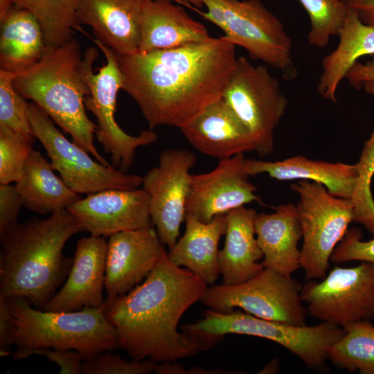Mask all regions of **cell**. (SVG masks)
Wrapping results in <instances>:
<instances>
[{
    "mask_svg": "<svg viewBox=\"0 0 374 374\" xmlns=\"http://www.w3.org/2000/svg\"><path fill=\"white\" fill-rule=\"evenodd\" d=\"M235 46L220 37L170 49L116 53L122 89L150 129H180L223 96L238 64Z\"/></svg>",
    "mask_w": 374,
    "mask_h": 374,
    "instance_id": "obj_1",
    "label": "cell"
},
{
    "mask_svg": "<svg viewBox=\"0 0 374 374\" xmlns=\"http://www.w3.org/2000/svg\"><path fill=\"white\" fill-rule=\"evenodd\" d=\"M207 285L172 263L165 251L142 283L105 303L119 347L134 359L155 363L175 362L209 348L200 337L177 330L184 312L202 300Z\"/></svg>",
    "mask_w": 374,
    "mask_h": 374,
    "instance_id": "obj_2",
    "label": "cell"
},
{
    "mask_svg": "<svg viewBox=\"0 0 374 374\" xmlns=\"http://www.w3.org/2000/svg\"><path fill=\"white\" fill-rule=\"evenodd\" d=\"M81 231L75 217L62 209L46 219L17 223L1 235L0 294L25 299L42 309L72 266L63 248Z\"/></svg>",
    "mask_w": 374,
    "mask_h": 374,
    "instance_id": "obj_3",
    "label": "cell"
},
{
    "mask_svg": "<svg viewBox=\"0 0 374 374\" xmlns=\"http://www.w3.org/2000/svg\"><path fill=\"white\" fill-rule=\"evenodd\" d=\"M98 55L89 48L82 55L74 38L58 46H46L41 57L15 73L12 84L26 99L41 108L74 143L95 159L110 164L94 145L97 125L86 114L84 98L90 93L87 75Z\"/></svg>",
    "mask_w": 374,
    "mask_h": 374,
    "instance_id": "obj_4",
    "label": "cell"
},
{
    "mask_svg": "<svg viewBox=\"0 0 374 374\" xmlns=\"http://www.w3.org/2000/svg\"><path fill=\"white\" fill-rule=\"evenodd\" d=\"M7 299L13 319V345L17 346L11 355L16 361L42 348L75 350L87 360L119 347L116 331L104 308L53 312L36 310L23 298Z\"/></svg>",
    "mask_w": 374,
    "mask_h": 374,
    "instance_id": "obj_5",
    "label": "cell"
},
{
    "mask_svg": "<svg viewBox=\"0 0 374 374\" xmlns=\"http://www.w3.org/2000/svg\"><path fill=\"white\" fill-rule=\"evenodd\" d=\"M200 1L208 12L199 14L223 30L224 40L244 48L252 59L279 70L286 81L297 77L292 38L280 19L260 0Z\"/></svg>",
    "mask_w": 374,
    "mask_h": 374,
    "instance_id": "obj_6",
    "label": "cell"
},
{
    "mask_svg": "<svg viewBox=\"0 0 374 374\" xmlns=\"http://www.w3.org/2000/svg\"><path fill=\"white\" fill-rule=\"evenodd\" d=\"M198 322L183 326V332L217 339L228 334L266 339L285 348L313 369L325 366L330 348L345 333L342 327L326 322L296 326L242 311L222 313L208 310Z\"/></svg>",
    "mask_w": 374,
    "mask_h": 374,
    "instance_id": "obj_7",
    "label": "cell"
},
{
    "mask_svg": "<svg viewBox=\"0 0 374 374\" xmlns=\"http://www.w3.org/2000/svg\"><path fill=\"white\" fill-rule=\"evenodd\" d=\"M291 188L299 197L296 208L303 239L301 268L306 279H323L332 252L353 222L354 204L317 181L300 179Z\"/></svg>",
    "mask_w": 374,
    "mask_h": 374,
    "instance_id": "obj_8",
    "label": "cell"
},
{
    "mask_svg": "<svg viewBox=\"0 0 374 374\" xmlns=\"http://www.w3.org/2000/svg\"><path fill=\"white\" fill-rule=\"evenodd\" d=\"M33 133L44 148L54 170L78 194L106 189L132 190L142 185L143 177L127 174L112 165L93 159L84 148L69 141L52 119L36 104H29Z\"/></svg>",
    "mask_w": 374,
    "mask_h": 374,
    "instance_id": "obj_9",
    "label": "cell"
},
{
    "mask_svg": "<svg viewBox=\"0 0 374 374\" xmlns=\"http://www.w3.org/2000/svg\"><path fill=\"white\" fill-rule=\"evenodd\" d=\"M301 287L292 276L264 268L243 283L208 287L201 301L219 312L229 313L238 308L258 318L304 326L308 311Z\"/></svg>",
    "mask_w": 374,
    "mask_h": 374,
    "instance_id": "obj_10",
    "label": "cell"
},
{
    "mask_svg": "<svg viewBox=\"0 0 374 374\" xmlns=\"http://www.w3.org/2000/svg\"><path fill=\"white\" fill-rule=\"evenodd\" d=\"M248 129L260 156L274 150V131L285 113L287 100L279 82L263 65L238 57L235 71L223 96Z\"/></svg>",
    "mask_w": 374,
    "mask_h": 374,
    "instance_id": "obj_11",
    "label": "cell"
},
{
    "mask_svg": "<svg viewBox=\"0 0 374 374\" xmlns=\"http://www.w3.org/2000/svg\"><path fill=\"white\" fill-rule=\"evenodd\" d=\"M308 314L322 322L344 327L374 319V265L334 267L321 281L310 280L300 291Z\"/></svg>",
    "mask_w": 374,
    "mask_h": 374,
    "instance_id": "obj_12",
    "label": "cell"
},
{
    "mask_svg": "<svg viewBox=\"0 0 374 374\" xmlns=\"http://www.w3.org/2000/svg\"><path fill=\"white\" fill-rule=\"evenodd\" d=\"M93 42L103 53L106 64L98 69L97 73H93V68L88 72L90 93L84 98V106L97 119L95 134L105 152L110 154L112 165L126 172L133 163L136 149L154 143L158 136L151 129L132 136L116 123V97L123 87L122 72L115 52L97 39Z\"/></svg>",
    "mask_w": 374,
    "mask_h": 374,
    "instance_id": "obj_13",
    "label": "cell"
},
{
    "mask_svg": "<svg viewBox=\"0 0 374 374\" xmlns=\"http://www.w3.org/2000/svg\"><path fill=\"white\" fill-rule=\"evenodd\" d=\"M196 156L185 149L168 148L159 157L158 166L143 177L142 188L150 197V214L159 239L171 247L179 238L185 220L190 170Z\"/></svg>",
    "mask_w": 374,
    "mask_h": 374,
    "instance_id": "obj_14",
    "label": "cell"
},
{
    "mask_svg": "<svg viewBox=\"0 0 374 374\" xmlns=\"http://www.w3.org/2000/svg\"><path fill=\"white\" fill-rule=\"evenodd\" d=\"M244 154L219 160L212 170L192 175L186 203V214L203 222L215 216L257 202V188L249 180Z\"/></svg>",
    "mask_w": 374,
    "mask_h": 374,
    "instance_id": "obj_15",
    "label": "cell"
},
{
    "mask_svg": "<svg viewBox=\"0 0 374 374\" xmlns=\"http://www.w3.org/2000/svg\"><path fill=\"white\" fill-rule=\"evenodd\" d=\"M84 231L95 236H111L152 224L150 197L143 188L106 189L89 194L67 208Z\"/></svg>",
    "mask_w": 374,
    "mask_h": 374,
    "instance_id": "obj_16",
    "label": "cell"
},
{
    "mask_svg": "<svg viewBox=\"0 0 374 374\" xmlns=\"http://www.w3.org/2000/svg\"><path fill=\"white\" fill-rule=\"evenodd\" d=\"M163 245L153 225L109 236L105 301L127 293L145 279L165 252Z\"/></svg>",
    "mask_w": 374,
    "mask_h": 374,
    "instance_id": "obj_17",
    "label": "cell"
},
{
    "mask_svg": "<svg viewBox=\"0 0 374 374\" xmlns=\"http://www.w3.org/2000/svg\"><path fill=\"white\" fill-rule=\"evenodd\" d=\"M108 242L91 235L79 240L67 279L42 310L73 312L84 308H104Z\"/></svg>",
    "mask_w": 374,
    "mask_h": 374,
    "instance_id": "obj_18",
    "label": "cell"
},
{
    "mask_svg": "<svg viewBox=\"0 0 374 374\" xmlns=\"http://www.w3.org/2000/svg\"><path fill=\"white\" fill-rule=\"evenodd\" d=\"M180 130L196 150L219 160L256 150L248 129L223 97Z\"/></svg>",
    "mask_w": 374,
    "mask_h": 374,
    "instance_id": "obj_19",
    "label": "cell"
},
{
    "mask_svg": "<svg viewBox=\"0 0 374 374\" xmlns=\"http://www.w3.org/2000/svg\"><path fill=\"white\" fill-rule=\"evenodd\" d=\"M150 0H80V25L90 26L96 39L118 55L138 53L141 42L139 21Z\"/></svg>",
    "mask_w": 374,
    "mask_h": 374,
    "instance_id": "obj_20",
    "label": "cell"
},
{
    "mask_svg": "<svg viewBox=\"0 0 374 374\" xmlns=\"http://www.w3.org/2000/svg\"><path fill=\"white\" fill-rule=\"evenodd\" d=\"M256 215L254 209L244 206L226 213L225 240L218 253L219 271L224 285L243 283L264 269L258 262L263 253L256 235Z\"/></svg>",
    "mask_w": 374,
    "mask_h": 374,
    "instance_id": "obj_21",
    "label": "cell"
},
{
    "mask_svg": "<svg viewBox=\"0 0 374 374\" xmlns=\"http://www.w3.org/2000/svg\"><path fill=\"white\" fill-rule=\"evenodd\" d=\"M255 229L264 268L292 276L301 267L298 242L303 235L296 206L281 204L272 213H257Z\"/></svg>",
    "mask_w": 374,
    "mask_h": 374,
    "instance_id": "obj_22",
    "label": "cell"
},
{
    "mask_svg": "<svg viewBox=\"0 0 374 374\" xmlns=\"http://www.w3.org/2000/svg\"><path fill=\"white\" fill-rule=\"evenodd\" d=\"M141 42L138 53L177 48L211 38L206 27L191 18L170 0H150L139 21Z\"/></svg>",
    "mask_w": 374,
    "mask_h": 374,
    "instance_id": "obj_23",
    "label": "cell"
},
{
    "mask_svg": "<svg viewBox=\"0 0 374 374\" xmlns=\"http://www.w3.org/2000/svg\"><path fill=\"white\" fill-rule=\"evenodd\" d=\"M244 165L250 177L267 173L270 177L280 181H317L322 184L333 195L351 201L356 190V163H331L296 156L276 161L245 159Z\"/></svg>",
    "mask_w": 374,
    "mask_h": 374,
    "instance_id": "obj_24",
    "label": "cell"
},
{
    "mask_svg": "<svg viewBox=\"0 0 374 374\" xmlns=\"http://www.w3.org/2000/svg\"><path fill=\"white\" fill-rule=\"evenodd\" d=\"M185 231L170 247L168 256L172 263L184 267L207 285H213L219 274L218 244L226 231V214L203 222L190 214L185 216Z\"/></svg>",
    "mask_w": 374,
    "mask_h": 374,
    "instance_id": "obj_25",
    "label": "cell"
},
{
    "mask_svg": "<svg viewBox=\"0 0 374 374\" xmlns=\"http://www.w3.org/2000/svg\"><path fill=\"white\" fill-rule=\"evenodd\" d=\"M338 36L337 48L322 60V72L317 83L319 93L335 103L337 88L353 65L361 57L374 54V26L364 24L349 9Z\"/></svg>",
    "mask_w": 374,
    "mask_h": 374,
    "instance_id": "obj_26",
    "label": "cell"
},
{
    "mask_svg": "<svg viewBox=\"0 0 374 374\" xmlns=\"http://www.w3.org/2000/svg\"><path fill=\"white\" fill-rule=\"evenodd\" d=\"M39 152L33 150L16 183L24 206L45 214L66 209L81 198L57 177Z\"/></svg>",
    "mask_w": 374,
    "mask_h": 374,
    "instance_id": "obj_27",
    "label": "cell"
},
{
    "mask_svg": "<svg viewBox=\"0 0 374 374\" xmlns=\"http://www.w3.org/2000/svg\"><path fill=\"white\" fill-rule=\"evenodd\" d=\"M0 24V70L16 73L41 57L46 46L30 12L13 5Z\"/></svg>",
    "mask_w": 374,
    "mask_h": 374,
    "instance_id": "obj_28",
    "label": "cell"
},
{
    "mask_svg": "<svg viewBox=\"0 0 374 374\" xmlns=\"http://www.w3.org/2000/svg\"><path fill=\"white\" fill-rule=\"evenodd\" d=\"M28 10L38 21L46 46H58L73 38L75 30L82 31L78 17L80 0H12Z\"/></svg>",
    "mask_w": 374,
    "mask_h": 374,
    "instance_id": "obj_29",
    "label": "cell"
},
{
    "mask_svg": "<svg viewBox=\"0 0 374 374\" xmlns=\"http://www.w3.org/2000/svg\"><path fill=\"white\" fill-rule=\"evenodd\" d=\"M343 328L345 333L330 348L328 359L341 368L374 374V325L364 320Z\"/></svg>",
    "mask_w": 374,
    "mask_h": 374,
    "instance_id": "obj_30",
    "label": "cell"
},
{
    "mask_svg": "<svg viewBox=\"0 0 374 374\" xmlns=\"http://www.w3.org/2000/svg\"><path fill=\"white\" fill-rule=\"evenodd\" d=\"M306 10L310 30L308 42L318 48L327 46L332 36H338L349 12L341 0H298Z\"/></svg>",
    "mask_w": 374,
    "mask_h": 374,
    "instance_id": "obj_31",
    "label": "cell"
},
{
    "mask_svg": "<svg viewBox=\"0 0 374 374\" xmlns=\"http://www.w3.org/2000/svg\"><path fill=\"white\" fill-rule=\"evenodd\" d=\"M15 76L14 73L0 70V127L35 141L29 120V104L15 89Z\"/></svg>",
    "mask_w": 374,
    "mask_h": 374,
    "instance_id": "obj_32",
    "label": "cell"
},
{
    "mask_svg": "<svg viewBox=\"0 0 374 374\" xmlns=\"http://www.w3.org/2000/svg\"><path fill=\"white\" fill-rule=\"evenodd\" d=\"M34 141L0 127V184L16 182L33 150Z\"/></svg>",
    "mask_w": 374,
    "mask_h": 374,
    "instance_id": "obj_33",
    "label": "cell"
},
{
    "mask_svg": "<svg viewBox=\"0 0 374 374\" xmlns=\"http://www.w3.org/2000/svg\"><path fill=\"white\" fill-rule=\"evenodd\" d=\"M150 360L127 361L117 354L104 352L82 363L84 374H147L154 371Z\"/></svg>",
    "mask_w": 374,
    "mask_h": 374,
    "instance_id": "obj_34",
    "label": "cell"
},
{
    "mask_svg": "<svg viewBox=\"0 0 374 374\" xmlns=\"http://www.w3.org/2000/svg\"><path fill=\"white\" fill-rule=\"evenodd\" d=\"M353 260L368 262L374 265V235L370 240H362V233L357 228L348 229L330 257L334 263Z\"/></svg>",
    "mask_w": 374,
    "mask_h": 374,
    "instance_id": "obj_35",
    "label": "cell"
},
{
    "mask_svg": "<svg viewBox=\"0 0 374 374\" xmlns=\"http://www.w3.org/2000/svg\"><path fill=\"white\" fill-rule=\"evenodd\" d=\"M23 199L16 186L0 185V236L15 226L21 207Z\"/></svg>",
    "mask_w": 374,
    "mask_h": 374,
    "instance_id": "obj_36",
    "label": "cell"
},
{
    "mask_svg": "<svg viewBox=\"0 0 374 374\" xmlns=\"http://www.w3.org/2000/svg\"><path fill=\"white\" fill-rule=\"evenodd\" d=\"M39 355L55 363L60 368V374L82 373V355L75 350H55L48 348H39L31 351L29 356Z\"/></svg>",
    "mask_w": 374,
    "mask_h": 374,
    "instance_id": "obj_37",
    "label": "cell"
},
{
    "mask_svg": "<svg viewBox=\"0 0 374 374\" xmlns=\"http://www.w3.org/2000/svg\"><path fill=\"white\" fill-rule=\"evenodd\" d=\"M14 325L7 297L0 294V356L11 355Z\"/></svg>",
    "mask_w": 374,
    "mask_h": 374,
    "instance_id": "obj_38",
    "label": "cell"
},
{
    "mask_svg": "<svg viewBox=\"0 0 374 374\" xmlns=\"http://www.w3.org/2000/svg\"><path fill=\"white\" fill-rule=\"evenodd\" d=\"M350 86L362 89L364 82L374 80V60L366 63L356 62L346 75Z\"/></svg>",
    "mask_w": 374,
    "mask_h": 374,
    "instance_id": "obj_39",
    "label": "cell"
},
{
    "mask_svg": "<svg viewBox=\"0 0 374 374\" xmlns=\"http://www.w3.org/2000/svg\"><path fill=\"white\" fill-rule=\"evenodd\" d=\"M346 4L364 24L374 26V0H355Z\"/></svg>",
    "mask_w": 374,
    "mask_h": 374,
    "instance_id": "obj_40",
    "label": "cell"
},
{
    "mask_svg": "<svg viewBox=\"0 0 374 374\" xmlns=\"http://www.w3.org/2000/svg\"><path fill=\"white\" fill-rule=\"evenodd\" d=\"M13 5L12 0H0V21L7 15Z\"/></svg>",
    "mask_w": 374,
    "mask_h": 374,
    "instance_id": "obj_41",
    "label": "cell"
},
{
    "mask_svg": "<svg viewBox=\"0 0 374 374\" xmlns=\"http://www.w3.org/2000/svg\"><path fill=\"white\" fill-rule=\"evenodd\" d=\"M181 3L186 7L199 12V8L203 6V3L199 0H174Z\"/></svg>",
    "mask_w": 374,
    "mask_h": 374,
    "instance_id": "obj_42",
    "label": "cell"
},
{
    "mask_svg": "<svg viewBox=\"0 0 374 374\" xmlns=\"http://www.w3.org/2000/svg\"><path fill=\"white\" fill-rule=\"evenodd\" d=\"M362 88L364 89L366 93L374 96V80L364 82Z\"/></svg>",
    "mask_w": 374,
    "mask_h": 374,
    "instance_id": "obj_43",
    "label": "cell"
},
{
    "mask_svg": "<svg viewBox=\"0 0 374 374\" xmlns=\"http://www.w3.org/2000/svg\"><path fill=\"white\" fill-rule=\"evenodd\" d=\"M341 1H344L346 3H348L350 2V1H355V0H341Z\"/></svg>",
    "mask_w": 374,
    "mask_h": 374,
    "instance_id": "obj_44",
    "label": "cell"
}]
</instances>
